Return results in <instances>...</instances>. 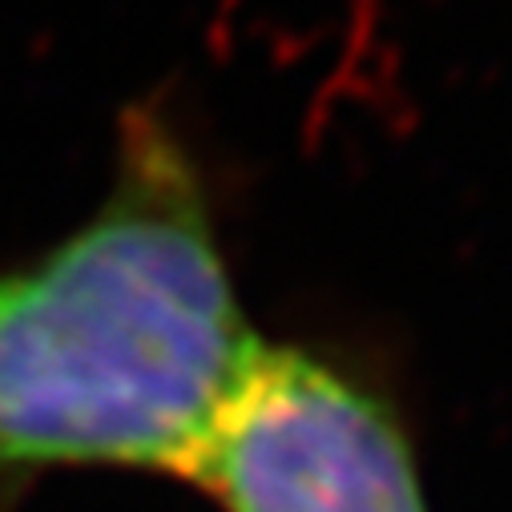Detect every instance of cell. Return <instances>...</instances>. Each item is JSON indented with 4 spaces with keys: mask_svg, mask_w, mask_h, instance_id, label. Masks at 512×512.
<instances>
[{
    "mask_svg": "<svg viewBox=\"0 0 512 512\" xmlns=\"http://www.w3.org/2000/svg\"><path fill=\"white\" fill-rule=\"evenodd\" d=\"M263 351L198 162L130 113L97 214L0 271V512L69 464L194 480Z\"/></svg>",
    "mask_w": 512,
    "mask_h": 512,
    "instance_id": "6da1fadb",
    "label": "cell"
},
{
    "mask_svg": "<svg viewBox=\"0 0 512 512\" xmlns=\"http://www.w3.org/2000/svg\"><path fill=\"white\" fill-rule=\"evenodd\" d=\"M194 484L222 512H428L388 400L295 347H267Z\"/></svg>",
    "mask_w": 512,
    "mask_h": 512,
    "instance_id": "7a4b0ae2",
    "label": "cell"
}]
</instances>
